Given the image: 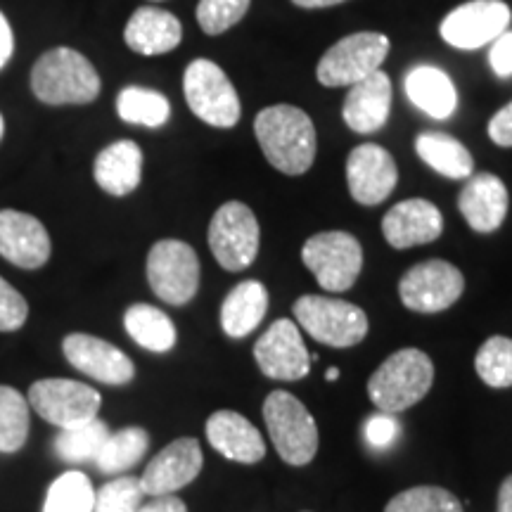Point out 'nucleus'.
Returning <instances> with one entry per match:
<instances>
[{"instance_id":"nucleus-4","label":"nucleus","mask_w":512,"mask_h":512,"mask_svg":"<svg viewBox=\"0 0 512 512\" xmlns=\"http://www.w3.org/2000/svg\"><path fill=\"white\" fill-rule=\"evenodd\" d=\"M294 318L316 342L335 349L356 347L368 335L366 311L342 299L304 294L294 302Z\"/></svg>"},{"instance_id":"nucleus-7","label":"nucleus","mask_w":512,"mask_h":512,"mask_svg":"<svg viewBox=\"0 0 512 512\" xmlns=\"http://www.w3.org/2000/svg\"><path fill=\"white\" fill-rule=\"evenodd\" d=\"M302 259L323 290L347 292L361 275L363 249L351 233L328 230L304 242Z\"/></svg>"},{"instance_id":"nucleus-36","label":"nucleus","mask_w":512,"mask_h":512,"mask_svg":"<svg viewBox=\"0 0 512 512\" xmlns=\"http://www.w3.org/2000/svg\"><path fill=\"white\" fill-rule=\"evenodd\" d=\"M143 486L136 477H119L95 491L93 512H138L143 503Z\"/></svg>"},{"instance_id":"nucleus-23","label":"nucleus","mask_w":512,"mask_h":512,"mask_svg":"<svg viewBox=\"0 0 512 512\" xmlns=\"http://www.w3.org/2000/svg\"><path fill=\"white\" fill-rule=\"evenodd\" d=\"M209 444L235 463L254 465L266 456V441L245 415L219 411L207 420Z\"/></svg>"},{"instance_id":"nucleus-29","label":"nucleus","mask_w":512,"mask_h":512,"mask_svg":"<svg viewBox=\"0 0 512 512\" xmlns=\"http://www.w3.org/2000/svg\"><path fill=\"white\" fill-rule=\"evenodd\" d=\"M147 446H150V434L143 427H124L119 432H110L95 458V465L105 475H119L143 460Z\"/></svg>"},{"instance_id":"nucleus-47","label":"nucleus","mask_w":512,"mask_h":512,"mask_svg":"<svg viewBox=\"0 0 512 512\" xmlns=\"http://www.w3.org/2000/svg\"><path fill=\"white\" fill-rule=\"evenodd\" d=\"M3 133H5V119L3 114H0V140H3Z\"/></svg>"},{"instance_id":"nucleus-8","label":"nucleus","mask_w":512,"mask_h":512,"mask_svg":"<svg viewBox=\"0 0 512 512\" xmlns=\"http://www.w3.org/2000/svg\"><path fill=\"white\" fill-rule=\"evenodd\" d=\"M147 283L166 304L183 306L200 290V259L181 240H159L147 254Z\"/></svg>"},{"instance_id":"nucleus-17","label":"nucleus","mask_w":512,"mask_h":512,"mask_svg":"<svg viewBox=\"0 0 512 512\" xmlns=\"http://www.w3.org/2000/svg\"><path fill=\"white\" fill-rule=\"evenodd\" d=\"M53 242L46 226L36 216L24 214L17 209L0 211V256L8 259L12 266L41 268L48 264Z\"/></svg>"},{"instance_id":"nucleus-38","label":"nucleus","mask_w":512,"mask_h":512,"mask_svg":"<svg viewBox=\"0 0 512 512\" xmlns=\"http://www.w3.org/2000/svg\"><path fill=\"white\" fill-rule=\"evenodd\" d=\"M29 304L27 299L12 287L8 280L0 278V332H15L27 323Z\"/></svg>"},{"instance_id":"nucleus-3","label":"nucleus","mask_w":512,"mask_h":512,"mask_svg":"<svg viewBox=\"0 0 512 512\" xmlns=\"http://www.w3.org/2000/svg\"><path fill=\"white\" fill-rule=\"evenodd\" d=\"M434 366L420 349L396 351L368 380V396L382 413H401L432 389Z\"/></svg>"},{"instance_id":"nucleus-9","label":"nucleus","mask_w":512,"mask_h":512,"mask_svg":"<svg viewBox=\"0 0 512 512\" xmlns=\"http://www.w3.org/2000/svg\"><path fill=\"white\" fill-rule=\"evenodd\" d=\"M389 53V38L377 31H358L337 41L320 57L316 76L323 86H354L382 67Z\"/></svg>"},{"instance_id":"nucleus-14","label":"nucleus","mask_w":512,"mask_h":512,"mask_svg":"<svg viewBox=\"0 0 512 512\" xmlns=\"http://www.w3.org/2000/svg\"><path fill=\"white\" fill-rule=\"evenodd\" d=\"M254 358L261 373L271 380L297 382L309 375L311 361L297 323L280 318L254 344Z\"/></svg>"},{"instance_id":"nucleus-1","label":"nucleus","mask_w":512,"mask_h":512,"mask_svg":"<svg viewBox=\"0 0 512 512\" xmlns=\"http://www.w3.org/2000/svg\"><path fill=\"white\" fill-rule=\"evenodd\" d=\"M254 133L264 157L280 174L302 176L316 159V128L309 114L292 105H273L259 112Z\"/></svg>"},{"instance_id":"nucleus-33","label":"nucleus","mask_w":512,"mask_h":512,"mask_svg":"<svg viewBox=\"0 0 512 512\" xmlns=\"http://www.w3.org/2000/svg\"><path fill=\"white\" fill-rule=\"evenodd\" d=\"M95 489L83 472H64L50 484L43 512H93Z\"/></svg>"},{"instance_id":"nucleus-15","label":"nucleus","mask_w":512,"mask_h":512,"mask_svg":"<svg viewBox=\"0 0 512 512\" xmlns=\"http://www.w3.org/2000/svg\"><path fill=\"white\" fill-rule=\"evenodd\" d=\"M399 181L394 157L375 143L358 145L347 159V183L351 197L363 207L387 200Z\"/></svg>"},{"instance_id":"nucleus-10","label":"nucleus","mask_w":512,"mask_h":512,"mask_svg":"<svg viewBox=\"0 0 512 512\" xmlns=\"http://www.w3.org/2000/svg\"><path fill=\"white\" fill-rule=\"evenodd\" d=\"M261 230L254 211L242 202H226L209 223V247L226 271H245L259 254Z\"/></svg>"},{"instance_id":"nucleus-30","label":"nucleus","mask_w":512,"mask_h":512,"mask_svg":"<svg viewBox=\"0 0 512 512\" xmlns=\"http://www.w3.org/2000/svg\"><path fill=\"white\" fill-rule=\"evenodd\" d=\"M121 121L145 128H162L171 117V102L152 88L126 86L117 98Z\"/></svg>"},{"instance_id":"nucleus-45","label":"nucleus","mask_w":512,"mask_h":512,"mask_svg":"<svg viewBox=\"0 0 512 512\" xmlns=\"http://www.w3.org/2000/svg\"><path fill=\"white\" fill-rule=\"evenodd\" d=\"M292 3L306 10H318V8H332V5L347 3V0H292Z\"/></svg>"},{"instance_id":"nucleus-25","label":"nucleus","mask_w":512,"mask_h":512,"mask_svg":"<svg viewBox=\"0 0 512 512\" xmlns=\"http://www.w3.org/2000/svg\"><path fill=\"white\" fill-rule=\"evenodd\" d=\"M406 95L415 107L434 119H448L458 107V93L451 76L432 64H418L406 74Z\"/></svg>"},{"instance_id":"nucleus-34","label":"nucleus","mask_w":512,"mask_h":512,"mask_svg":"<svg viewBox=\"0 0 512 512\" xmlns=\"http://www.w3.org/2000/svg\"><path fill=\"white\" fill-rule=\"evenodd\" d=\"M477 375L494 389L512 387V339L510 337H489L479 347L475 358Z\"/></svg>"},{"instance_id":"nucleus-19","label":"nucleus","mask_w":512,"mask_h":512,"mask_svg":"<svg viewBox=\"0 0 512 512\" xmlns=\"http://www.w3.org/2000/svg\"><path fill=\"white\" fill-rule=\"evenodd\" d=\"M384 240L394 249L427 245L444 233V216L427 200H406L394 204L382 219Z\"/></svg>"},{"instance_id":"nucleus-32","label":"nucleus","mask_w":512,"mask_h":512,"mask_svg":"<svg viewBox=\"0 0 512 512\" xmlns=\"http://www.w3.org/2000/svg\"><path fill=\"white\" fill-rule=\"evenodd\" d=\"M29 437V401L0 384V453H17Z\"/></svg>"},{"instance_id":"nucleus-35","label":"nucleus","mask_w":512,"mask_h":512,"mask_svg":"<svg viewBox=\"0 0 512 512\" xmlns=\"http://www.w3.org/2000/svg\"><path fill=\"white\" fill-rule=\"evenodd\" d=\"M384 512H463V505L441 486H413L396 494Z\"/></svg>"},{"instance_id":"nucleus-24","label":"nucleus","mask_w":512,"mask_h":512,"mask_svg":"<svg viewBox=\"0 0 512 512\" xmlns=\"http://www.w3.org/2000/svg\"><path fill=\"white\" fill-rule=\"evenodd\" d=\"M93 178L107 195H131L143 178V150L133 140H117L107 145L95 157Z\"/></svg>"},{"instance_id":"nucleus-16","label":"nucleus","mask_w":512,"mask_h":512,"mask_svg":"<svg viewBox=\"0 0 512 512\" xmlns=\"http://www.w3.org/2000/svg\"><path fill=\"white\" fill-rule=\"evenodd\" d=\"M202 470L200 441L183 437L162 448L140 475L145 496H169L195 482Z\"/></svg>"},{"instance_id":"nucleus-42","label":"nucleus","mask_w":512,"mask_h":512,"mask_svg":"<svg viewBox=\"0 0 512 512\" xmlns=\"http://www.w3.org/2000/svg\"><path fill=\"white\" fill-rule=\"evenodd\" d=\"M138 512H188L185 503L178 496H157L155 501L140 505Z\"/></svg>"},{"instance_id":"nucleus-18","label":"nucleus","mask_w":512,"mask_h":512,"mask_svg":"<svg viewBox=\"0 0 512 512\" xmlns=\"http://www.w3.org/2000/svg\"><path fill=\"white\" fill-rule=\"evenodd\" d=\"M62 351L76 370L93 377V380L105 384H128L136 377V366H133L131 358L100 337L74 332V335L64 337Z\"/></svg>"},{"instance_id":"nucleus-44","label":"nucleus","mask_w":512,"mask_h":512,"mask_svg":"<svg viewBox=\"0 0 512 512\" xmlns=\"http://www.w3.org/2000/svg\"><path fill=\"white\" fill-rule=\"evenodd\" d=\"M496 512H512V475L501 484Z\"/></svg>"},{"instance_id":"nucleus-37","label":"nucleus","mask_w":512,"mask_h":512,"mask_svg":"<svg viewBox=\"0 0 512 512\" xmlns=\"http://www.w3.org/2000/svg\"><path fill=\"white\" fill-rule=\"evenodd\" d=\"M252 0H200L197 5V22L204 34L221 36L223 31L240 22L247 15Z\"/></svg>"},{"instance_id":"nucleus-13","label":"nucleus","mask_w":512,"mask_h":512,"mask_svg":"<svg viewBox=\"0 0 512 512\" xmlns=\"http://www.w3.org/2000/svg\"><path fill=\"white\" fill-rule=\"evenodd\" d=\"M510 8L503 0H470L441 22L439 34L448 46L460 50H477L494 43L503 31H508Z\"/></svg>"},{"instance_id":"nucleus-22","label":"nucleus","mask_w":512,"mask_h":512,"mask_svg":"<svg viewBox=\"0 0 512 512\" xmlns=\"http://www.w3.org/2000/svg\"><path fill=\"white\" fill-rule=\"evenodd\" d=\"M124 41L138 55H166L181 46L183 27L178 17L171 15L169 10L145 5V8H138L128 19Z\"/></svg>"},{"instance_id":"nucleus-12","label":"nucleus","mask_w":512,"mask_h":512,"mask_svg":"<svg viewBox=\"0 0 512 512\" xmlns=\"http://www.w3.org/2000/svg\"><path fill=\"white\" fill-rule=\"evenodd\" d=\"M463 292V273L441 259H430L413 266L399 283V297L403 306L418 313H439L451 309Z\"/></svg>"},{"instance_id":"nucleus-39","label":"nucleus","mask_w":512,"mask_h":512,"mask_svg":"<svg viewBox=\"0 0 512 512\" xmlns=\"http://www.w3.org/2000/svg\"><path fill=\"white\" fill-rule=\"evenodd\" d=\"M363 434H366V441L370 448L375 451H387L396 444L401 434V422L394 418L392 413H375L370 415L366 427H363Z\"/></svg>"},{"instance_id":"nucleus-26","label":"nucleus","mask_w":512,"mask_h":512,"mask_svg":"<svg viewBox=\"0 0 512 512\" xmlns=\"http://www.w3.org/2000/svg\"><path fill=\"white\" fill-rule=\"evenodd\" d=\"M268 311V290L259 280H245L228 292L221 306V328L228 337L242 339L259 328Z\"/></svg>"},{"instance_id":"nucleus-2","label":"nucleus","mask_w":512,"mask_h":512,"mask_svg":"<svg viewBox=\"0 0 512 512\" xmlns=\"http://www.w3.org/2000/svg\"><path fill=\"white\" fill-rule=\"evenodd\" d=\"M100 88V74L86 55L72 48L48 50L31 69V91L43 105H88Z\"/></svg>"},{"instance_id":"nucleus-31","label":"nucleus","mask_w":512,"mask_h":512,"mask_svg":"<svg viewBox=\"0 0 512 512\" xmlns=\"http://www.w3.org/2000/svg\"><path fill=\"white\" fill-rule=\"evenodd\" d=\"M110 437V427L105 422L93 418L83 425L62 430L55 439V451L64 463H88L98 458L102 444Z\"/></svg>"},{"instance_id":"nucleus-5","label":"nucleus","mask_w":512,"mask_h":512,"mask_svg":"<svg viewBox=\"0 0 512 512\" xmlns=\"http://www.w3.org/2000/svg\"><path fill=\"white\" fill-rule=\"evenodd\" d=\"M264 420L275 451L285 463L302 467L318 451V427L306 406L290 392H271L264 401Z\"/></svg>"},{"instance_id":"nucleus-20","label":"nucleus","mask_w":512,"mask_h":512,"mask_svg":"<svg viewBox=\"0 0 512 512\" xmlns=\"http://www.w3.org/2000/svg\"><path fill=\"white\" fill-rule=\"evenodd\" d=\"M508 188L494 174H477L467 178L458 197V207L467 226L477 233H494L508 216Z\"/></svg>"},{"instance_id":"nucleus-46","label":"nucleus","mask_w":512,"mask_h":512,"mask_svg":"<svg viewBox=\"0 0 512 512\" xmlns=\"http://www.w3.org/2000/svg\"><path fill=\"white\" fill-rule=\"evenodd\" d=\"M325 377H328L330 382H335L337 377H339V368H330V370H328V375H325Z\"/></svg>"},{"instance_id":"nucleus-21","label":"nucleus","mask_w":512,"mask_h":512,"mask_svg":"<svg viewBox=\"0 0 512 512\" xmlns=\"http://www.w3.org/2000/svg\"><path fill=\"white\" fill-rule=\"evenodd\" d=\"M344 100L342 117L347 126L356 133H375L389 121V110H392V81L389 76L373 72L366 79H361Z\"/></svg>"},{"instance_id":"nucleus-28","label":"nucleus","mask_w":512,"mask_h":512,"mask_svg":"<svg viewBox=\"0 0 512 512\" xmlns=\"http://www.w3.org/2000/svg\"><path fill=\"white\" fill-rule=\"evenodd\" d=\"M124 328L133 342L155 354H166L176 347V325L162 309L150 304H133L124 313Z\"/></svg>"},{"instance_id":"nucleus-6","label":"nucleus","mask_w":512,"mask_h":512,"mask_svg":"<svg viewBox=\"0 0 512 512\" xmlns=\"http://www.w3.org/2000/svg\"><path fill=\"white\" fill-rule=\"evenodd\" d=\"M183 93L197 119L216 128H233L240 121L242 107L235 86L226 72L211 60L188 64L183 76Z\"/></svg>"},{"instance_id":"nucleus-40","label":"nucleus","mask_w":512,"mask_h":512,"mask_svg":"<svg viewBox=\"0 0 512 512\" xmlns=\"http://www.w3.org/2000/svg\"><path fill=\"white\" fill-rule=\"evenodd\" d=\"M489 62L498 76H512V31H503L496 38L494 46H491Z\"/></svg>"},{"instance_id":"nucleus-11","label":"nucleus","mask_w":512,"mask_h":512,"mask_svg":"<svg viewBox=\"0 0 512 512\" xmlns=\"http://www.w3.org/2000/svg\"><path fill=\"white\" fill-rule=\"evenodd\" d=\"M27 401L43 420L60 430L93 420L102 403L93 387L76 380H64V377H50V380L31 384Z\"/></svg>"},{"instance_id":"nucleus-48","label":"nucleus","mask_w":512,"mask_h":512,"mask_svg":"<svg viewBox=\"0 0 512 512\" xmlns=\"http://www.w3.org/2000/svg\"><path fill=\"white\" fill-rule=\"evenodd\" d=\"M157 3H159V0H157Z\"/></svg>"},{"instance_id":"nucleus-43","label":"nucleus","mask_w":512,"mask_h":512,"mask_svg":"<svg viewBox=\"0 0 512 512\" xmlns=\"http://www.w3.org/2000/svg\"><path fill=\"white\" fill-rule=\"evenodd\" d=\"M12 53H15V36H12L10 22L0 12V69L10 62Z\"/></svg>"},{"instance_id":"nucleus-27","label":"nucleus","mask_w":512,"mask_h":512,"mask_svg":"<svg viewBox=\"0 0 512 512\" xmlns=\"http://www.w3.org/2000/svg\"><path fill=\"white\" fill-rule=\"evenodd\" d=\"M415 150L418 157L434 171L453 181L460 178H470L475 169V159H472L467 147L460 140L446 136V133H420L415 140Z\"/></svg>"},{"instance_id":"nucleus-41","label":"nucleus","mask_w":512,"mask_h":512,"mask_svg":"<svg viewBox=\"0 0 512 512\" xmlns=\"http://www.w3.org/2000/svg\"><path fill=\"white\" fill-rule=\"evenodd\" d=\"M489 138L501 147H512V102L491 117Z\"/></svg>"}]
</instances>
